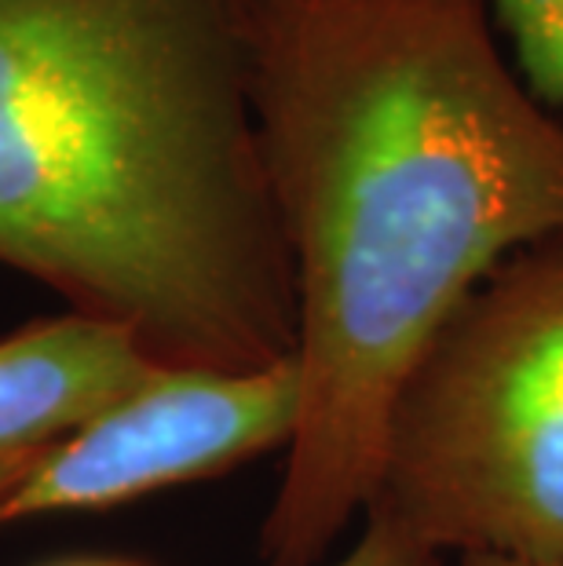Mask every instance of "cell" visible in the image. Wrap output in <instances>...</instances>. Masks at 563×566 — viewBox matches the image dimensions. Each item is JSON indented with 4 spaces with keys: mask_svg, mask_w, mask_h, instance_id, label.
<instances>
[{
    "mask_svg": "<svg viewBox=\"0 0 563 566\" xmlns=\"http://www.w3.org/2000/svg\"><path fill=\"white\" fill-rule=\"evenodd\" d=\"M63 566H136V563H63Z\"/></svg>",
    "mask_w": 563,
    "mask_h": 566,
    "instance_id": "obj_10",
    "label": "cell"
},
{
    "mask_svg": "<svg viewBox=\"0 0 563 566\" xmlns=\"http://www.w3.org/2000/svg\"><path fill=\"white\" fill-rule=\"evenodd\" d=\"M296 406V363L257 373L158 369L92 424L48 442L30 472L0 490V526L111 509L285 450Z\"/></svg>",
    "mask_w": 563,
    "mask_h": 566,
    "instance_id": "obj_4",
    "label": "cell"
},
{
    "mask_svg": "<svg viewBox=\"0 0 563 566\" xmlns=\"http://www.w3.org/2000/svg\"><path fill=\"white\" fill-rule=\"evenodd\" d=\"M534 99L563 106V0H490Z\"/></svg>",
    "mask_w": 563,
    "mask_h": 566,
    "instance_id": "obj_6",
    "label": "cell"
},
{
    "mask_svg": "<svg viewBox=\"0 0 563 566\" xmlns=\"http://www.w3.org/2000/svg\"><path fill=\"white\" fill-rule=\"evenodd\" d=\"M158 369L125 333L70 311L22 325L0 340V453L92 424Z\"/></svg>",
    "mask_w": 563,
    "mask_h": 566,
    "instance_id": "obj_5",
    "label": "cell"
},
{
    "mask_svg": "<svg viewBox=\"0 0 563 566\" xmlns=\"http://www.w3.org/2000/svg\"><path fill=\"white\" fill-rule=\"evenodd\" d=\"M44 446H33V450H19V453H0V490L8 483H15L22 472H30V464L38 461Z\"/></svg>",
    "mask_w": 563,
    "mask_h": 566,
    "instance_id": "obj_8",
    "label": "cell"
},
{
    "mask_svg": "<svg viewBox=\"0 0 563 566\" xmlns=\"http://www.w3.org/2000/svg\"><path fill=\"white\" fill-rule=\"evenodd\" d=\"M0 263L161 369L293 363L246 0H0Z\"/></svg>",
    "mask_w": 563,
    "mask_h": 566,
    "instance_id": "obj_2",
    "label": "cell"
},
{
    "mask_svg": "<svg viewBox=\"0 0 563 566\" xmlns=\"http://www.w3.org/2000/svg\"><path fill=\"white\" fill-rule=\"evenodd\" d=\"M366 509L439 556L563 566V234L501 260L414 355Z\"/></svg>",
    "mask_w": 563,
    "mask_h": 566,
    "instance_id": "obj_3",
    "label": "cell"
},
{
    "mask_svg": "<svg viewBox=\"0 0 563 566\" xmlns=\"http://www.w3.org/2000/svg\"><path fill=\"white\" fill-rule=\"evenodd\" d=\"M246 22L301 377L260 559L322 566L414 355L501 260L563 234V122L501 63L487 0H246Z\"/></svg>",
    "mask_w": 563,
    "mask_h": 566,
    "instance_id": "obj_1",
    "label": "cell"
},
{
    "mask_svg": "<svg viewBox=\"0 0 563 566\" xmlns=\"http://www.w3.org/2000/svg\"><path fill=\"white\" fill-rule=\"evenodd\" d=\"M322 566H442V556L417 541L410 530L399 526L385 512H363V534L341 559Z\"/></svg>",
    "mask_w": 563,
    "mask_h": 566,
    "instance_id": "obj_7",
    "label": "cell"
},
{
    "mask_svg": "<svg viewBox=\"0 0 563 566\" xmlns=\"http://www.w3.org/2000/svg\"><path fill=\"white\" fill-rule=\"evenodd\" d=\"M458 566H538V563H523L509 556H461Z\"/></svg>",
    "mask_w": 563,
    "mask_h": 566,
    "instance_id": "obj_9",
    "label": "cell"
}]
</instances>
